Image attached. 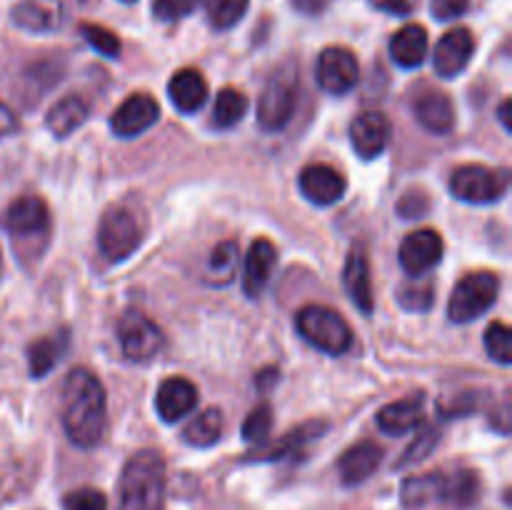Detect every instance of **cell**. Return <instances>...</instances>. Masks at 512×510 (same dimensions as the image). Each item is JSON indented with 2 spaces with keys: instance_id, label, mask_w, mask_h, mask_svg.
<instances>
[{
  "instance_id": "6da1fadb",
  "label": "cell",
  "mask_w": 512,
  "mask_h": 510,
  "mask_svg": "<svg viewBox=\"0 0 512 510\" xmlns=\"http://www.w3.org/2000/svg\"><path fill=\"white\" fill-rule=\"evenodd\" d=\"M105 388L88 368H73L63 385V425L70 443L78 448H95L103 440L108 423Z\"/></svg>"
},
{
  "instance_id": "7a4b0ae2",
  "label": "cell",
  "mask_w": 512,
  "mask_h": 510,
  "mask_svg": "<svg viewBox=\"0 0 512 510\" xmlns=\"http://www.w3.org/2000/svg\"><path fill=\"white\" fill-rule=\"evenodd\" d=\"M165 460L158 450H140L125 463L115 510H163Z\"/></svg>"
},
{
  "instance_id": "3957f363",
  "label": "cell",
  "mask_w": 512,
  "mask_h": 510,
  "mask_svg": "<svg viewBox=\"0 0 512 510\" xmlns=\"http://www.w3.org/2000/svg\"><path fill=\"white\" fill-rule=\"evenodd\" d=\"M295 328L313 348L328 355H343L353 345V330L343 315L325 305H305L298 310Z\"/></svg>"
},
{
  "instance_id": "277c9868",
  "label": "cell",
  "mask_w": 512,
  "mask_h": 510,
  "mask_svg": "<svg viewBox=\"0 0 512 510\" xmlns=\"http://www.w3.org/2000/svg\"><path fill=\"white\" fill-rule=\"evenodd\" d=\"M298 103V65L293 60L270 75L258 100V123L263 130H283L290 123Z\"/></svg>"
},
{
  "instance_id": "5b68a950",
  "label": "cell",
  "mask_w": 512,
  "mask_h": 510,
  "mask_svg": "<svg viewBox=\"0 0 512 510\" xmlns=\"http://www.w3.org/2000/svg\"><path fill=\"white\" fill-rule=\"evenodd\" d=\"M500 293V278L488 270L480 273H470L455 285L453 295L448 303V315L453 323H470V320L480 318L485 310H490L498 300Z\"/></svg>"
},
{
  "instance_id": "8992f818",
  "label": "cell",
  "mask_w": 512,
  "mask_h": 510,
  "mask_svg": "<svg viewBox=\"0 0 512 510\" xmlns=\"http://www.w3.org/2000/svg\"><path fill=\"white\" fill-rule=\"evenodd\" d=\"M140 240H143V228H140L138 215L125 205H115V208L105 210L100 218L98 228V245L100 253L110 260V263H120V260L130 258L138 250Z\"/></svg>"
},
{
  "instance_id": "52a82bcc",
  "label": "cell",
  "mask_w": 512,
  "mask_h": 510,
  "mask_svg": "<svg viewBox=\"0 0 512 510\" xmlns=\"http://www.w3.org/2000/svg\"><path fill=\"white\" fill-rule=\"evenodd\" d=\"M508 170H493L485 165H460L450 175V193L463 203L488 205L508 193Z\"/></svg>"
},
{
  "instance_id": "ba28073f",
  "label": "cell",
  "mask_w": 512,
  "mask_h": 510,
  "mask_svg": "<svg viewBox=\"0 0 512 510\" xmlns=\"http://www.w3.org/2000/svg\"><path fill=\"white\" fill-rule=\"evenodd\" d=\"M118 340L125 358L145 363L160 353L165 335L148 315H143L140 310H128L118 323Z\"/></svg>"
},
{
  "instance_id": "9c48e42d",
  "label": "cell",
  "mask_w": 512,
  "mask_h": 510,
  "mask_svg": "<svg viewBox=\"0 0 512 510\" xmlns=\"http://www.w3.org/2000/svg\"><path fill=\"white\" fill-rule=\"evenodd\" d=\"M158 118V100L148 93H133L115 108L113 115H110V130H113L118 138H135V135L145 133L150 125L158 123Z\"/></svg>"
},
{
  "instance_id": "30bf717a",
  "label": "cell",
  "mask_w": 512,
  "mask_h": 510,
  "mask_svg": "<svg viewBox=\"0 0 512 510\" xmlns=\"http://www.w3.org/2000/svg\"><path fill=\"white\" fill-rule=\"evenodd\" d=\"M358 58L348 48H325L318 58V83L325 93L343 95L358 83Z\"/></svg>"
},
{
  "instance_id": "8fae6325",
  "label": "cell",
  "mask_w": 512,
  "mask_h": 510,
  "mask_svg": "<svg viewBox=\"0 0 512 510\" xmlns=\"http://www.w3.org/2000/svg\"><path fill=\"white\" fill-rule=\"evenodd\" d=\"M475 53V40L468 28H453L438 40L433 50L435 73L440 78H455L468 68L470 58Z\"/></svg>"
},
{
  "instance_id": "7c38bea8",
  "label": "cell",
  "mask_w": 512,
  "mask_h": 510,
  "mask_svg": "<svg viewBox=\"0 0 512 510\" xmlns=\"http://www.w3.org/2000/svg\"><path fill=\"white\" fill-rule=\"evenodd\" d=\"M443 258V238L435 230H415L400 245V265L408 275L420 278Z\"/></svg>"
},
{
  "instance_id": "4fadbf2b",
  "label": "cell",
  "mask_w": 512,
  "mask_h": 510,
  "mask_svg": "<svg viewBox=\"0 0 512 510\" xmlns=\"http://www.w3.org/2000/svg\"><path fill=\"white\" fill-rule=\"evenodd\" d=\"M393 125L383 113H363L350 125V143L363 160L378 158L390 143Z\"/></svg>"
},
{
  "instance_id": "5bb4252c",
  "label": "cell",
  "mask_w": 512,
  "mask_h": 510,
  "mask_svg": "<svg viewBox=\"0 0 512 510\" xmlns=\"http://www.w3.org/2000/svg\"><path fill=\"white\" fill-rule=\"evenodd\" d=\"M300 190L315 205H333L345 195V178L325 163L308 165L300 173Z\"/></svg>"
},
{
  "instance_id": "9a60e30c",
  "label": "cell",
  "mask_w": 512,
  "mask_h": 510,
  "mask_svg": "<svg viewBox=\"0 0 512 510\" xmlns=\"http://www.w3.org/2000/svg\"><path fill=\"white\" fill-rule=\"evenodd\" d=\"M198 405V390L185 378H168L160 383L158 395H155V410L165 423L185 418L190 410Z\"/></svg>"
},
{
  "instance_id": "2e32d148",
  "label": "cell",
  "mask_w": 512,
  "mask_h": 510,
  "mask_svg": "<svg viewBox=\"0 0 512 510\" xmlns=\"http://www.w3.org/2000/svg\"><path fill=\"white\" fill-rule=\"evenodd\" d=\"M50 213L48 205L38 195H23V198L15 200L13 205L5 213V228L13 235L20 238H28V235H38L48 228Z\"/></svg>"
},
{
  "instance_id": "e0dca14e",
  "label": "cell",
  "mask_w": 512,
  "mask_h": 510,
  "mask_svg": "<svg viewBox=\"0 0 512 510\" xmlns=\"http://www.w3.org/2000/svg\"><path fill=\"white\" fill-rule=\"evenodd\" d=\"M380 463H383V448L378 443H373V440H363V443L345 450L343 458H340V480L345 485L365 483L378 470Z\"/></svg>"
},
{
  "instance_id": "ac0fdd59",
  "label": "cell",
  "mask_w": 512,
  "mask_h": 510,
  "mask_svg": "<svg viewBox=\"0 0 512 510\" xmlns=\"http://www.w3.org/2000/svg\"><path fill=\"white\" fill-rule=\"evenodd\" d=\"M275 268V245L270 240L258 238L248 250L243 270V290L248 298H258L268 285Z\"/></svg>"
},
{
  "instance_id": "d6986e66",
  "label": "cell",
  "mask_w": 512,
  "mask_h": 510,
  "mask_svg": "<svg viewBox=\"0 0 512 510\" xmlns=\"http://www.w3.org/2000/svg\"><path fill=\"white\" fill-rule=\"evenodd\" d=\"M423 420V395H410V398L395 400V403L385 405L378 413L380 430H385L388 435H405L410 430H418Z\"/></svg>"
},
{
  "instance_id": "ffe728a7",
  "label": "cell",
  "mask_w": 512,
  "mask_h": 510,
  "mask_svg": "<svg viewBox=\"0 0 512 510\" xmlns=\"http://www.w3.org/2000/svg\"><path fill=\"white\" fill-rule=\"evenodd\" d=\"M343 283L348 290L350 300L360 308V313H373L375 300H373V285H370V265L360 250H353L345 260L343 270Z\"/></svg>"
},
{
  "instance_id": "44dd1931",
  "label": "cell",
  "mask_w": 512,
  "mask_h": 510,
  "mask_svg": "<svg viewBox=\"0 0 512 510\" xmlns=\"http://www.w3.org/2000/svg\"><path fill=\"white\" fill-rule=\"evenodd\" d=\"M168 95L180 113H195L208 100V83L198 70H178L168 83Z\"/></svg>"
},
{
  "instance_id": "7402d4cb",
  "label": "cell",
  "mask_w": 512,
  "mask_h": 510,
  "mask_svg": "<svg viewBox=\"0 0 512 510\" xmlns=\"http://www.w3.org/2000/svg\"><path fill=\"white\" fill-rule=\"evenodd\" d=\"M415 118L425 130L435 135H445L455 125V108L445 93H425L415 100Z\"/></svg>"
},
{
  "instance_id": "603a6c76",
  "label": "cell",
  "mask_w": 512,
  "mask_h": 510,
  "mask_svg": "<svg viewBox=\"0 0 512 510\" xmlns=\"http://www.w3.org/2000/svg\"><path fill=\"white\" fill-rule=\"evenodd\" d=\"M63 20L60 5L55 0H23L13 8V23L30 33H50Z\"/></svg>"
},
{
  "instance_id": "cb8c5ba5",
  "label": "cell",
  "mask_w": 512,
  "mask_h": 510,
  "mask_svg": "<svg viewBox=\"0 0 512 510\" xmlns=\"http://www.w3.org/2000/svg\"><path fill=\"white\" fill-rule=\"evenodd\" d=\"M90 105L88 100L80 98V95H65L58 103L50 108V113L45 115V128L55 135V138H68L73 130H78L80 125L88 120Z\"/></svg>"
},
{
  "instance_id": "d4e9b609",
  "label": "cell",
  "mask_w": 512,
  "mask_h": 510,
  "mask_svg": "<svg viewBox=\"0 0 512 510\" xmlns=\"http://www.w3.org/2000/svg\"><path fill=\"white\" fill-rule=\"evenodd\" d=\"M390 55L400 68H418L428 55V30L423 25H405L390 40Z\"/></svg>"
},
{
  "instance_id": "484cf974",
  "label": "cell",
  "mask_w": 512,
  "mask_h": 510,
  "mask_svg": "<svg viewBox=\"0 0 512 510\" xmlns=\"http://www.w3.org/2000/svg\"><path fill=\"white\" fill-rule=\"evenodd\" d=\"M480 498V478L473 470H455L443 475V500L455 510H468Z\"/></svg>"
},
{
  "instance_id": "4316f807",
  "label": "cell",
  "mask_w": 512,
  "mask_h": 510,
  "mask_svg": "<svg viewBox=\"0 0 512 510\" xmlns=\"http://www.w3.org/2000/svg\"><path fill=\"white\" fill-rule=\"evenodd\" d=\"M400 500L405 508H423L433 500H443V473L413 475L400 488Z\"/></svg>"
},
{
  "instance_id": "83f0119b",
  "label": "cell",
  "mask_w": 512,
  "mask_h": 510,
  "mask_svg": "<svg viewBox=\"0 0 512 510\" xmlns=\"http://www.w3.org/2000/svg\"><path fill=\"white\" fill-rule=\"evenodd\" d=\"M328 430V423H323V420H313V423H305L300 425V428H295L293 433L285 435L283 440H280L275 448H268V450H260V453L250 455V460H280V458H288V455H293L295 450L303 448L305 443H310V440L320 438V435Z\"/></svg>"
},
{
  "instance_id": "f1b7e54d",
  "label": "cell",
  "mask_w": 512,
  "mask_h": 510,
  "mask_svg": "<svg viewBox=\"0 0 512 510\" xmlns=\"http://www.w3.org/2000/svg\"><path fill=\"white\" fill-rule=\"evenodd\" d=\"M220 435H223V415H220L218 408H210L205 413H200L183 430L185 443L195 445V448H210V445L218 443Z\"/></svg>"
},
{
  "instance_id": "f546056e",
  "label": "cell",
  "mask_w": 512,
  "mask_h": 510,
  "mask_svg": "<svg viewBox=\"0 0 512 510\" xmlns=\"http://www.w3.org/2000/svg\"><path fill=\"white\" fill-rule=\"evenodd\" d=\"M65 340H68L65 335H53V338H40L30 345L28 368L33 378H45L55 368V363H58L65 350Z\"/></svg>"
},
{
  "instance_id": "4dcf8cb0",
  "label": "cell",
  "mask_w": 512,
  "mask_h": 510,
  "mask_svg": "<svg viewBox=\"0 0 512 510\" xmlns=\"http://www.w3.org/2000/svg\"><path fill=\"white\" fill-rule=\"evenodd\" d=\"M248 98H245L240 90L233 88H223L215 98V108H213V125L218 130H230L233 125H238L240 120L245 118L248 113Z\"/></svg>"
},
{
  "instance_id": "1f68e13d",
  "label": "cell",
  "mask_w": 512,
  "mask_h": 510,
  "mask_svg": "<svg viewBox=\"0 0 512 510\" xmlns=\"http://www.w3.org/2000/svg\"><path fill=\"white\" fill-rule=\"evenodd\" d=\"M235 268H238V243L235 240H223L213 248L208 258V283L213 285H225L233 280Z\"/></svg>"
},
{
  "instance_id": "d6a6232c",
  "label": "cell",
  "mask_w": 512,
  "mask_h": 510,
  "mask_svg": "<svg viewBox=\"0 0 512 510\" xmlns=\"http://www.w3.org/2000/svg\"><path fill=\"white\" fill-rule=\"evenodd\" d=\"M250 0H205L208 20L215 30H230L248 13Z\"/></svg>"
},
{
  "instance_id": "836d02e7",
  "label": "cell",
  "mask_w": 512,
  "mask_h": 510,
  "mask_svg": "<svg viewBox=\"0 0 512 510\" xmlns=\"http://www.w3.org/2000/svg\"><path fill=\"white\" fill-rule=\"evenodd\" d=\"M485 350L500 365L512 363V333L505 323H493L485 330Z\"/></svg>"
},
{
  "instance_id": "e575fe53",
  "label": "cell",
  "mask_w": 512,
  "mask_h": 510,
  "mask_svg": "<svg viewBox=\"0 0 512 510\" xmlns=\"http://www.w3.org/2000/svg\"><path fill=\"white\" fill-rule=\"evenodd\" d=\"M273 430V410L270 405H258L243 423V440L253 445H263Z\"/></svg>"
},
{
  "instance_id": "d590c367",
  "label": "cell",
  "mask_w": 512,
  "mask_h": 510,
  "mask_svg": "<svg viewBox=\"0 0 512 510\" xmlns=\"http://www.w3.org/2000/svg\"><path fill=\"white\" fill-rule=\"evenodd\" d=\"M80 33H83V38L88 40L98 53H103L105 58H115V55L120 53V38L113 30L103 28V25L83 23L80 25Z\"/></svg>"
},
{
  "instance_id": "8d00e7d4",
  "label": "cell",
  "mask_w": 512,
  "mask_h": 510,
  "mask_svg": "<svg viewBox=\"0 0 512 510\" xmlns=\"http://www.w3.org/2000/svg\"><path fill=\"white\" fill-rule=\"evenodd\" d=\"M438 438H440V435H438V430H435V428H425L423 433L415 435L413 443L405 448L403 458L398 460V468H408V465L420 463V460L428 458V455L433 453L435 445H438Z\"/></svg>"
},
{
  "instance_id": "74e56055",
  "label": "cell",
  "mask_w": 512,
  "mask_h": 510,
  "mask_svg": "<svg viewBox=\"0 0 512 510\" xmlns=\"http://www.w3.org/2000/svg\"><path fill=\"white\" fill-rule=\"evenodd\" d=\"M400 305L405 310H415V313H423L430 305L435 303V288L433 283H410L405 288H400L398 295Z\"/></svg>"
},
{
  "instance_id": "f35d334b",
  "label": "cell",
  "mask_w": 512,
  "mask_h": 510,
  "mask_svg": "<svg viewBox=\"0 0 512 510\" xmlns=\"http://www.w3.org/2000/svg\"><path fill=\"white\" fill-rule=\"evenodd\" d=\"M63 510H108V498L95 488H78L65 495Z\"/></svg>"
},
{
  "instance_id": "ab89813d",
  "label": "cell",
  "mask_w": 512,
  "mask_h": 510,
  "mask_svg": "<svg viewBox=\"0 0 512 510\" xmlns=\"http://www.w3.org/2000/svg\"><path fill=\"white\" fill-rule=\"evenodd\" d=\"M200 3L203 0H153V15L163 23H173L193 13Z\"/></svg>"
},
{
  "instance_id": "60d3db41",
  "label": "cell",
  "mask_w": 512,
  "mask_h": 510,
  "mask_svg": "<svg viewBox=\"0 0 512 510\" xmlns=\"http://www.w3.org/2000/svg\"><path fill=\"white\" fill-rule=\"evenodd\" d=\"M475 408H478V395L463 393L455 400H450L448 405H440V413H443L445 418H463V415L473 413Z\"/></svg>"
},
{
  "instance_id": "b9f144b4",
  "label": "cell",
  "mask_w": 512,
  "mask_h": 510,
  "mask_svg": "<svg viewBox=\"0 0 512 510\" xmlns=\"http://www.w3.org/2000/svg\"><path fill=\"white\" fill-rule=\"evenodd\" d=\"M470 0H433L430 3V10L438 20H453L460 18L463 13H468Z\"/></svg>"
},
{
  "instance_id": "7bdbcfd3",
  "label": "cell",
  "mask_w": 512,
  "mask_h": 510,
  "mask_svg": "<svg viewBox=\"0 0 512 510\" xmlns=\"http://www.w3.org/2000/svg\"><path fill=\"white\" fill-rule=\"evenodd\" d=\"M425 210H428V200H425L420 193L405 195L403 203H400V213H403V218H423Z\"/></svg>"
},
{
  "instance_id": "ee69618b",
  "label": "cell",
  "mask_w": 512,
  "mask_h": 510,
  "mask_svg": "<svg viewBox=\"0 0 512 510\" xmlns=\"http://www.w3.org/2000/svg\"><path fill=\"white\" fill-rule=\"evenodd\" d=\"M375 10H383V13L390 15H408L413 10V3L410 0H370Z\"/></svg>"
},
{
  "instance_id": "f6af8a7d",
  "label": "cell",
  "mask_w": 512,
  "mask_h": 510,
  "mask_svg": "<svg viewBox=\"0 0 512 510\" xmlns=\"http://www.w3.org/2000/svg\"><path fill=\"white\" fill-rule=\"evenodd\" d=\"M18 115L13 113V110L8 108L5 103H0V138H5V135L15 133L18 130Z\"/></svg>"
},
{
  "instance_id": "bcb514c9",
  "label": "cell",
  "mask_w": 512,
  "mask_h": 510,
  "mask_svg": "<svg viewBox=\"0 0 512 510\" xmlns=\"http://www.w3.org/2000/svg\"><path fill=\"white\" fill-rule=\"evenodd\" d=\"M330 0H293V8L303 15H320Z\"/></svg>"
},
{
  "instance_id": "7dc6e473",
  "label": "cell",
  "mask_w": 512,
  "mask_h": 510,
  "mask_svg": "<svg viewBox=\"0 0 512 510\" xmlns=\"http://www.w3.org/2000/svg\"><path fill=\"white\" fill-rule=\"evenodd\" d=\"M510 98H505L503 103H500V123H503V128L508 130V133H512V123H510Z\"/></svg>"
},
{
  "instance_id": "c3c4849f",
  "label": "cell",
  "mask_w": 512,
  "mask_h": 510,
  "mask_svg": "<svg viewBox=\"0 0 512 510\" xmlns=\"http://www.w3.org/2000/svg\"><path fill=\"white\" fill-rule=\"evenodd\" d=\"M275 375H278V370H263V373H260V378H258V388H265V385H270V383H275Z\"/></svg>"
},
{
  "instance_id": "681fc988",
  "label": "cell",
  "mask_w": 512,
  "mask_h": 510,
  "mask_svg": "<svg viewBox=\"0 0 512 510\" xmlns=\"http://www.w3.org/2000/svg\"><path fill=\"white\" fill-rule=\"evenodd\" d=\"M123 3H135V0H123Z\"/></svg>"
},
{
  "instance_id": "f907efd6",
  "label": "cell",
  "mask_w": 512,
  "mask_h": 510,
  "mask_svg": "<svg viewBox=\"0 0 512 510\" xmlns=\"http://www.w3.org/2000/svg\"><path fill=\"white\" fill-rule=\"evenodd\" d=\"M0 265H3V258H0Z\"/></svg>"
}]
</instances>
